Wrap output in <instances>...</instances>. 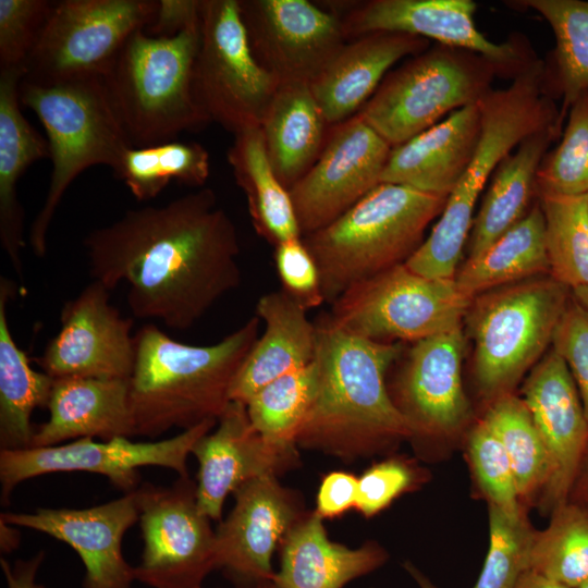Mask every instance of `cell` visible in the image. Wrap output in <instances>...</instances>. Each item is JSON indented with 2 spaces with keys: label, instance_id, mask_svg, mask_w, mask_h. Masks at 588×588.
<instances>
[{
  "label": "cell",
  "instance_id": "obj_31",
  "mask_svg": "<svg viewBox=\"0 0 588 588\" xmlns=\"http://www.w3.org/2000/svg\"><path fill=\"white\" fill-rule=\"evenodd\" d=\"M228 161L257 234L273 246L302 237L290 191L271 164L260 127L234 134Z\"/></svg>",
  "mask_w": 588,
  "mask_h": 588
},
{
  "label": "cell",
  "instance_id": "obj_49",
  "mask_svg": "<svg viewBox=\"0 0 588 588\" xmlns=\"http://www.w3.org/2000/svg\"><path fill=\"white\" fill-rule=\"evenodd\" d=\"M44 559V551H39L27 560H17L14 564L2 556L0 566L8 588H46L36 581Z\"/></svg>",
  "mask_w": 588,
  "mask_h": 588
},
{
  "label": "cell",
  "instance_id": "obj_18",
  "mask_svg": "<svg viewBox=\"0 0 588 588\" xmlns=\"http://www.w3.org/2000/svg\"><path fill=\"white\" fill-rule=\"evenodd\" d=\"M139 519L135 491L87 509L39 507L1 513L0 520L69 544L85 566L84 588H131L134 566L122 553L124 534Z\"/></svg>",
  "mask_w": 588,
  "mask_h": 588
},
{
  "label": "cell",
  "instance_id": "obj_32",
  "mask_svg": "<svg viewBox=\"0 0 588 588\" xmlns=\"http://www.w3.org/2000/svg\"><path fill=\"white\" fill-rule=\"evenodd\" d=\"M8 278H0V446L25 450L33 446L32 415L47 407L54 379L30 367L8 322V303L15 293Z\"/></svg>",
  "mask_w": 588,
  "mask_h": 588
},
{
  "label": "cell",
  "instance_id": "obj_40",
  "mask_svg": "<svg viewBox=\"0 0 588 588\" xmlns=\"http://www.w3.org/2000/svg\"><path fill=\"white\" fill-rule=\"evenodd\" d=\"M537 187L538 194H588V91L568 108L558 145L540 164Z\"/></svg>",
  "mask_w": 588,
  "mask_h": 588
},
{
  "label": "cell",
  "instance_id": "obj_29",
  "mask_svg": "<svg viewBox=\"0 0 588 588\" xmlns=\"http://www.w3.org/2000/svg\"><path fill=\"white\" fill-rule=\"evenodd\" d=\"M280 546V569L270 580L274 588H343L380 567L388 558L375 543L350 549L332 542L315 512L304 515Z\"/></svg>",
  "mask_w": 588,
  "mask_h": 588
},
{
  "label": "cell",
  "instance_id": "obj_42",
  "mask_svg": "<svg viewBox=\"0 0 588 588\" xmlns=\"http://www.w3.org/2000/svg\"><path fill=\"white\" fill-rule=\"evenodd\" d=\"M468 452L480 488L490 504L509 513L522 511L509 455L499 438L482 419L469 434Z\"/></svg>",
  "mask_w": 588,
  "mask_h": 588
},
{
  "label": "cell",
  "instance_id": "obj_43",
  "mask_svg": "<svg viewBox=\"0 0 588 588\" xmlns=\"http://www.w3.org/2000/svg\"><path fill=\"white\" fill-rule=\"evenodd\" d=\"M52 7L47 0H0V69L25 66Z\"/></svg>",
  "mask_w": 588,
  "mask_h": 588
},
{
  "label": "cell",
  "instance_id": "obj_12",
  "mask_svg": "<svg viewBox=\"0 0 588 588\" xmlns=\"http://www.w3.org/2000/svg\"><path fill=\"white\" fill-rule=\"evenodd\" d=\"M217 421L206 420L180 434L151 442H134L125 437L107 441L83 438L52 446L1 450V503L7 505L19 483L51 473L87 471L102 475L124 493L138 488L139 468L145 466L166 467L180 477H188V455L195 443L210 432Z\"/></svg>",
  "mask_w": 588,
  "mask_h": 588
},
{
  "label": "cell",
  "instance_id": "obj_9",
  "mask_svg": "<svg viewBox=\"0 0 588 588\" xmlns=\"http://www.w3.org/2000/svg\"><path fill=\"white\" fill-rule=\"evenodd\" d=\"M471 301L455 279L425 277L401 264L347 290L328 316L368 340L414 343L462 328Z\"/></svg>",
  "mask_w": 588,
  "mask_h": 588
},
{
  "label": "cell",
  "instance_id": "obj_48",
  "mask_svg": "<svg viewBox=\"0 0 588 588\" xmlns=\"http://www.w3.org/2000/svg\"><path fill=\"white\" fill-rule=\"evenodd\" d=\"M201 0H159L151 22L143 29L156 38H171L200 19Z\"/></svg>",
  "mask_w": 588,
  "mask_h": 588
},
{
  "label": "cell",
  "instance_id": "obj_28",
  "mask_svg": "<svg viewBox=\"0 0 588 588\" xmlns=\"http://www.w3.org/2000/svg\"><path fill=\"white\" fill-rule=\"evenodd\" d=\"M25 74L24 65L0 69V242L20 277L25 241L24 211L17 199L16 185L29 166L50 158L47 139L21 111L19 91Z\"/></svg>",
  "mask_w": 588,
  "mask_h": 588
},
{
  "label": "cell",
  "instance_id": "obj_16",
  "mask_svg": "<svg viewBox=\"0 0 588 588\" xmlns=\"http://www.w3.org/2000/svg\"><path fill=\"white\" fill-rule=\"evenodd\" d=\"M61 327L38 359L53 379H130L135 363L133 320L110 303V290L93 280L64 303Z\"/></svg>",
  "mask_w": 588,
  "mask_h": 588
},
{
  "label": "cell",
  "instance_id": "obj_10",
  "mask_svg": "<svg viewBox=\"0 0 588 588\" xmlns=\"http://www.w3.org/2000/svg\"><path fill=\"white\" fill-rule=\"evenodd\" d=\"M280 83L250 49L238 0H201L194 99L209 122L234 134L260 127Z\"/></svg>",
  "mask_w": 588,
  "mask_h": 588
},
{
  "label": "cell",
  "instance_id": "obj_34",
  "mask_svg": "<svg viewBox=\"0 0 588 588\" xmlns=\"http://www.w3.org/2000/svg\"><path fill=\"white\" fill-rule=\"evenodd\" d=\"M513 7L530 9L550 25L555 46L546 63L549 93L566 112L588 90V1L517 0Z\"/></svg>",
  "mask_w": 588,
  "mask_h": 588
},
{
  "label": "cell",
  "instance_id": "obj_11",
  "mask_svg": "<svg viewBox=\"0 0 588 588\" xmlns=\"http://www.w3.org/2000/svg\"><path fill=\"white\" fill-rule=\"evenodd\" d=\"M159 0H62L25 62V79L52 83L103 76L138 29L152 20Z\"/></svg>",
  "mask_w": 588,
  "mask_h": 588
},
{
  "label": "cell",
  "instance_id": "obj_20",
  "mask_svg": "<svg viewBox=\"0 0 588 588\" xmlns=\"http://www.w3.org/2000/svg\"><path fill=\"white\" fill-rule=\"evenodd\" d=\"M235 504L216 530L217 567L254 583L271 580L273 551L304 516L293 492L275 476L240 486Z\"/></svg>",
  "mask_w": 588,
  "mask_h": 588
},
{
  "label": "cell",
  "instance_id": "obj_30",
  "mask_svg": "<svg viewBox=\"0 0 588 588\" xmlns=\"http://www.w3.org/2000/svg\"><path fill=\"white\" fill-rule=\"evenodd\" d=\"M327 122L308 84H281L260 125L271 164L290 189L315 163Z\"/></svg>",
  "mask_w": 588,
  "mask_h": 588
},
{
  "label": "cell",
  "instance_id": "obj_46",
  "mask_svg": "<svg viewBox=\"0 0 588 588\" xmlns=\"http://www.w3.org/2000/svg\"><path fill=\"white\" fill-rule=\"evenodd\" d=\"M411 468L397 460H388L368 468L357 483L356 510L370 517L385 509L413 483Z\"/></svg>",
  "mask_w": 588,
  "mask_h": 588
},
{
  "label": "cell",
  "instance_id": "obj_45",
  "mask_svg": "<svg viewBox=\"0 0 588 588\" xmlns=\"http://www.w3.org/2000/svg\"><path fill=\"white\" fill-rule=\"evenodd\" d=\"M552 348L571 372L588 422V313L573 295L555 329Z\"/></svg>",
  "mask_w": 588,
  "mask_h": 588
},
{
  "label": "cell",
  "instance_id": "obj_37",
  "mask_svg": "<svg viewBox=\"0 0 588 588\" xmlns=\"http://www.w3.org/2000/svg\"><path fill=\"white\" fill-rule=\"evenodd\" d=\"M482 420L499 438L512 464L519 497L546 486L550 463L524 401L512 393L491 401Z\"/></svg>",
  "mask_w": 588,
  "mask_h": 588
},
{
  "label": "cell",
  "instance_id": "obj_5",
  "mask_svg": "<svg viewBox=\"0 0 588 588\" xmlns=\"http://www.w3.org/2000/svg\"><path fill=\"white\" fill-rule=\"evenodd\" d=\"M200 19L171 38L134 32L102 76L132 147L172 142L209 123L192 88Z\"/></svg>",
  "mask_w": 588,
  "mask_h": 588
},
{
  "label": "cell",
  "instance_id": "obj_7",
  "mask_svg": "<svg viewBox=\"0 0 588 588\" xmlns=\"http://www.w3.org/2000/svg\"><path fill=\"white\" fill-rule=\"evenodd\" d=\"M572 290L551 275L504 285L473 298L465 316L474 375L491 401L511 393L552 345Z\"/></svg>",
  "mask_w": 588,
  "mask_h": 588
},
{
  "label": "cell",
  "instance_id": "obj_36",
  "mask_svg": "<svg viewBox=\"0 0 588 588\" xmlns=\"http://www.w3.org/2000/svg\"><path fill=\"white\" fill-rule=\"evenodd\" d=\"M550 275L572 291L588 286V194L539 193Z\"/></svg>",
  "mask_w": 588,
  "mask_h": 588
},
{
  "label": "cell",
  "instance_id": "obj_39",
  "mask_svg": "<svg viewBox=\"0 0 588 588\" xmlns=\"http://www.w3.org/2000/svg\"><path fill=\"white\" fill-rule=\"evenodd\" d=\"M529 571L568 588L588 580V513L558 506L548 528L535 534Z\"/></svg>",
  "mask_w": 588,
  "mask_h": 588
},
{
  "label": "cell",
  "instance_id": "obj_27",
  "mask_svg": "<svg viewBox=\"0 0 588 588\" xmlns=\"http://www.w3.org/2000/svg\"><path fill=\"white\" fill-rule=\"evenodd\" d=\"M564 122L538 130L525 137L494 169L474 217L467 240V258L488 246L517 224L538 198L537 174L550 146L560 138Z\"/></svg>",
  "mask_w": 588,
  "mask_h": 588
},
{
  "label": "cell",
  "instance_id": "obj_33",
  "mask_svg": "<svg viewBox=\"0 0 588 588\" xmlns=\"http://www.w3.org/2000/svg\"><path fill=\"white\" fill-rule=\"evenodd\" d=\"M550 275L544 244L543 215L537 203L517 224L479 255L467 258L455 274L466 296L474 298L488 291Z\"/></svg>",
  "mask_w": 588,
  "mask_h": 588
},
{
  "label": "cell",
  "instance_id": "obj_14",
  "mask_svg": "<svg viewBox=\"0 0 588 588\" xmlns=\"http://www.w3.org/2000/svg\"><path fill=\"white\" fill-rule=\"evenodd\" d=\"M392 147L357 114L335 125L290 195L302 237L342 216L377 185Z\"/></svg>",
  "mask_w": 588,
  "mask_h": 588
},
{
  "label": "cell",
  "instance_id": "obj_25",
  "mask_svg": "<svg viewBox=\"0 0 588 588\" xmlns=\"http://www.w3.org/2000/svg\"><path fill=\"white\" fill-rule=\"evenodd\" d=\"M307 311L283 290L259 297L256 317L265 323V329L233 380L231 401L246 404L271 381L314 362L317 327L308 319Z\"/></svg>",
  "mask_w": 588,
  "mask_h": 588
},
{
  "label": "cell",
  "instance_id": "obj_54",
  "mask_svg": "<svg viewBox=\"0 0 588 588\" xmlns=\"http://www.w3.org/2000/svg\"><path fill=\"white\" fill-rule=\"evenodd\" d=\"M247 588H274V587L270 580H265V581L254 583V585Z\"/></svg>",
  "mask_w": 588,
  "mask_h": 588
},
{
  "label": "cell",
  "instance_id": "obj_4",
  "mask_svg": "<svg viewBox=\"0 0 588 588\" xmlns=\"http://www.w3.org/2000/svg\"><path fill=\"white\" fill-rule=\"evenodd\" d=\"M446 197L380 183L330 224L304 235L333 304L356 284L404 264L424 242Z\"/></svg>",
  "mask_w": 588,
  "mask_h": 588
},
{
  "label": "cell",
  "instance_id": "obj_1",
  "mask_svg": "<svg viewBox=\"0 0 588 588\" xmlns=\"http://www.w3.org/2000/svg\"><path fill=\"white\" fill-rule=\"evenodd\" d=\"M89 273L110 291L127 284L137 319L185 331L241 285L235 225L210 188L127 210L83 241Z\"/></svg>",
  "mask_w": 588,
  "mask_h": 588
},
{
  "label": "cell",
  "instance_id": "obj_17",
  "mask_svg": "<svg viewBox=\"0 0 588 588\" xmlns=\"http://www.w3.org/2000/svg\"><path fill=\"white\" fill-rule=\"evenodd\" d=\"M473 0H371L342 20L346 39L394 32L436 40V44L470 50L501 65L512 79L536 59L523 36L493 42L476 26Z\"/></svg>",
  "mask_w": 588,
  "mask_h": 588
},
{
  "label": "cell",
  "instance_id": "obj_13",
  "mask_svg": "<svg viewBox=\"0 0 588 588\" xmlns=\"http://www.w3.org/2000/svg\"><path fill=\"white\" fill-rule=\"evenodd\" d=\"M143 535L135 580L150 588H197L217 567L216 531L196 503V483L180 477L169 487L135 490Z\"/></svg>",
  "mask_w": 588,
  "mask_h": 588
},
{
  "label": "cell",
  "instance_id": "obj_53",
  "mask_svg": "<svg viewBox=\"0 0 588 588\" xmlns=\"http://www.w3.org/2000/svg\"><path fill=\"white\" fill-rule=\"evenodd\" d=\"M573 298L588 313V286L572 291Z\"/></svg>",
  "mask_w": 588,
  "mask_h": 588
},
{
  "label": "cell",
  "instance_id": "obj_55",
  "mask_svg": "<svg viewBox=\"0 0 588 588\" xmlns=\"http://www.w3.org/2000/svg\"><path fill=\"white\" fill-rule=\"evenodd\" d=\"M577 588H588V580H586L585 583H583L580 586H578Z\"/></svg>",
  "mask_w": 588,
  "mask_h": 588
},
{
  "label": "cell",
  "instance_id": "obj_47",
  "mask_svg": "<svg viewBox=\"0 0 588 588\" xmlns=\"http://www.w3.org/2000/svg\"><path fill=\"white\" fill-rule=\"evenodd\" d=\"M358 478L344 471L328 474L321 481L315 513L323 518L339 516L355 506Z\"/></svg>",
  "mask_w": 588,
  "mask_h": 588
},
{
  "label": "cell",
  "instance_id": "obj_6",
  "mask_svg": "<svg viewBox=\"0 0 588 588\" xmlns=\"http://www.w3.org/2000/svg\"><path fill=\"white\" fill-rule=\"evenodd\" d=\"M21 105L35 112L49 145L52 173L42 207L35 217L28 242L42 258L54 212L70 184L93 166H108L114 171L131 148L113 110L102 76L36 83H20Z\"/></svg>",
  "mask_w": 588,
  "mask_h": 588
},
{
  "label": "cell",
  "instance_id": "obj_26",
  "mask_svg": "<svg viewBox=\"0 0 588 588\" xmlns=\"http://www.w3.org/2000/svg\"><path fill=\"white\" fill-rule=\"evenodd\" d=\"M47 408L49 418L35 428L32 448L135 436L128 379H54Z\"/></svg>",
  "mask_w": 588,
  "mask_h": 588
},
{
  "label": "cell",
  "instance_id": "obj_38",
  "mask_svg": "<svg viewBox=\"0 0 588 588\" xmlns=\"http://www.w3.org/2000/svg\"><path fill=\"white\" fill-rule=\"evenodd\" d=\"M316 389L315 362L277 378L245 404L253 426L271 443L296 445L297 432L314 402Z\"/></svg>",
  "mask_w": 588,
  "mask_h": 588
},
{
  "label": "cell",
  "instance_id": "obj_8",
  "mask_svg": "<svg viewBox=\"0 0 588 588\" xmlns=\"http://www.w3.org/2000/svg\"><path fill=\"white\" fill-rule=\"evenodd\" d=\"M505 70L477 52L434 44L389 72L356 113L392 148L478 103Z\"/></svg>",
  "mask_w": 588,
  "mask_h": 588
},
{
  "label": "cell",
  "instance_id": "obj_19",
  "mask_svg": "<svg viewBox=\"0 0 588 588\" xmlns=\"http://www.w3.org/2000/svg\"><path fill=\"white\" fill-rule=\"evenodd\" d=\"M192 454L198 461L197 507L209 519L220 520L229 493L252 479L275 476L295 461L296 449L267 441L253 426L246 405L231 401Z\"/></svg>",
  "mask_w": 588,
  "mask_h": 588
},
{
  "label": "cell",
  "instance_id": "obj_57",
  "mask_svg": "<svg viewBox=\"0 0 588 588\" xmlns=\"http://www.w3.org/2000/svg\"><path fill=\"white\" fill-rule=\"evenodd\" d=\"M588 91V90H587Z\"/></svg>",
  "mask_w": 588,
  "mask_h": 588
},
{
  "label": "cell",
  "instance_id": "obj_3",
  "mask_svg": "<svg viewBox=\"0 0 588 588\" xmlns=\"http://www.w3.org/2000/svg\"><path fill=\"white\" fill-rule=\"evenodd\" d=\"M258 317L215 344L177 342L154 323L135 334L130 405L135 436L156 438L173 428L218 420L231 402L233 380L258 339Z\"/></svg>",
  "mask_w": 588,
  "mask_h": 588
},
{
  "label": "cell",
  "instance_id": "obj_35",
  "mask_svg": "<svg viewBox=\"0 0 588 588\" xmlns=\"http://www.w3.org/2000/svg\"><path fill=\"white\" fill-rule=\"evenodd\" d=\"M210 172L209 154L196 142H168L148 147H131L113 171L139 200L157 197L172 181L203 186Z\"/></svg>",
  "mask_w": 588,
  "mask_h": 588
},
{
  "label": "cell",
  "instance_id": "obj_56",
  "mask_svg": "<svg viewBox=\"0 0 588 588\" xmlns=\"http://www.w3.org/2000/svg\"><path fill=\"white\" fill-rule=\"evenodd\" d=\"M197 588H203V587L200 586V587H197Z\"/></svg>",
  "mask_w": 588,
  "mask_h": 588
},
{
  "label": "cell",
  "instance_id": "obj_52",
  "mask_svg": "<svg viewBox=\"0 0 588 588\" xmlns=\"http://www.w3.org/2000/svg\"><path fill=\"white\" fill-rule=\"evenodd\" d=\"M405 569L415 580L419 588H439L422 572L409 562L404 564Z\"/></svg>",
  "mask_w": 588,
  "mask_h": 588
},
{
  "label": "cell",
  "instance_id": "obj_2",
  "mask_svg": "<svg viewBox=\"0 0 588 588\" xmlns=\"http://www.w3.org/2000/svg\"><path fill=\"white\" fill-rule=\"evenodd\" d=\"M315 323L317 389L296 444L354 457L414 436L385 383L387 371L403 354V346L348 333L328 315Z\"/></svg>",
  "mask_w": 588,
  "mask_h": 588
},
{
  "label": "cell",
  "instance_id": "obj_51",
  "mask_svg": "<svg viewBox=\"0 0 588 588\" xmlns=\"http://www.w3.org/2000/svg\"><path fill=\"white\" fill-rule=\"evenodd\" d=\"M15 526L9 525L2 520H0V529H1V540H0V547L1 551L4 553H9L17 548L20 543V532L14 528Z\"/></svg>",
  "mask_w": 588,
  "mask_h": 588
},
{
  "label": "cell",
  "instance_id": "obj_22",
  "mask_svg": "<svg viewBox=\"0 0 588 588\" xmlns=\"http://www.w3.org/2000/svg\"><path fill=\"white\" fill-rule=\"evenodd\" d=\"M547 450L546 501L563 504L588 441L583 404L563 358L551 347L531 368L522 399Z\"/></svg>",
  "mask_w": 588,
  "mask_h": 588
},
{
  "label": "cell",
  "instance_id": "obj_24",
  "mask_svg": "<svg viewBox=\"0 0 588 588\" xmlns=\"http://www.w3.org/2000/svg\"><path fill=\"white\" fill-rule=\"evenodd\" d=\"M481 133L478 103L393 147L381 183H393L448 197L468 168Z\"/></svg>",
  "mask_w": 588,
  "mask_h": 588
},
{
  "label": "cell",
  "instance_id": "obj_15",
  "mask_svg": "<svg viewBox=\"0 0 588 588\" xmlns=\"http://www.w3.org/2000/svg\"><path fill=\"white\" fill-rule=\"evenodd\" d=\"M253 54L281 84H310L346 42L343 22L307 0H242Z\"/></svg>",
  "mask_w": 588,
  "mask_h": 588
},
{
  "label": "cell",
  "instance_id": "obj_23",
  "mask_svg": "<svg viewBox=\"0 0 588 588\" xmlns=\"http://www.w3.org/2000/svg\"><path fill=\"white\" fill-rule=\"evenodd\" d=\"M429 48L419 36L376 32L346 41L309 84L328 125L355 115L370 99L392 65Z\"/></svg>",
  "mask_w": 588,
  "mask_h": 588
},
{
  "label": "cell",
  "instance_id": "obj_41",
  "mask_svg": "<svg viewBox=\"0 0 588 588\" xmlns=\"http://www.w3.org/2000/svg\"><path fill=\"white\" fill-rule=\"evenodd\" d=\"M489 549L474 588H515L529 571L536 531L522 511L509 513L489 505Z\"/></svg>",
  "mask_w": 588,
  "mask_h": 588
},
{
  "label": "cell",
  "instance_id": "obj_50",
  "mask_svg": "<svg viewBox=\"0 0 588 588\" xmlns=\"http://www.w3.org/2000/svg\"><path fill=\"white\" fill-rule=\"evenodd\" d=\"M515 588H568L552 581L532 571L525 572Z\"/></svg>",
  "mask_w": 588,
  "mask_h": 588
},
{
  "label": "cell",
  "instance_id": "obj_21",
  "mask_svg": "<svg viewBox=\"0 0 588 588\" xmlns=\"http://www.w3.org/2000/svg\"><path fill=\"white\" fill-rule=\"evenodd\" d=\"M462 328L414 342L397 380L399 409L415 434L450 436L470 418L462 384Z\"/></svg>",
  "mask_w": 588,
  "mask_h": 588
},
{
  "label": "cell",
  "instance_id": "obj_44",
  "mask_svg": "<svg viewBox=\"0 0 588 588\" xmlns=\"http://www.w3.org/2000/svg\"><path fill=\"white\" fill-rule=\"evenodd\" d=\"M274 249L281 290L307 310L320 306L324 302L320 273L303 238L283 242Z\"/></svg>",
  "mask_w": 588,
  "mask_h": 588
}]
</instances>
